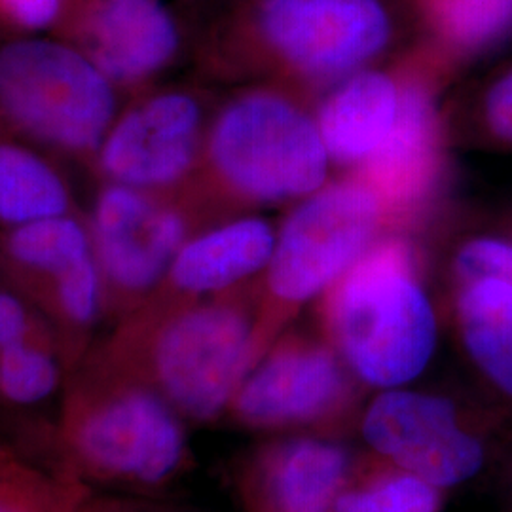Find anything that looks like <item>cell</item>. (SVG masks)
<instances>
[{
  "label": "cell",
  "mask_w": 512,
  "mask_h": 512,
  "mask_svg": "<svg viewBox=\"0 0 512 512\" xmlns=\"http://www.w3.org/2000/svg\"><path fill=\"white\" fill-rule=\"evenodd\" d=\"M459 338L486 387L512 416V285L482 279L459 287Z\"/></svg>",
  "instance_id": "2e32d148"
},
{
  "label": "cell",
  "mask_w": 512,
  "mask_h": 512,
  "mask_svg": "<svg viewBox=\"0 0 512 512\" xmlns=\"http://www.w3.org/2000/svg\"><path fill=\"white\" fill-rule=\"evenodd\" d=\"M184 421L154 385L93 344L59 404V471L95 492L154 494L188 465Z\"/></svg>",
  "instance_id": "6da1fadb"
},
{
  "label": "cell",
  "mask_w": 512,
  "mask_h": 512,
  "mask_svg": "<svg viewBox=\"0 0 512 512\" xmlns=\"http://www.w3.org/2000/svg\"><path fill=\"white\" fill-rule=\"evenodd\" d=\"M78 213L65 164L0 133V228Z\"/></svg>",
  "instance_id": "ac0fdd59"
},
{
  "label": "cell",
  "mask_w": 512,
  "mask_h": 512,
  "mask_svg": "<svg viewBox=\"0 0 512 512\" xmlns=\"http://www.w3.org/2000/svg\"><path fill=\"white\" fill-rule=\"evenodd\" d=\"M80 512H184L148 499V495L110 494L95 492L88 495Z\"/></svg>",
  "instance_id": "83f0119b"
},
{
  "label": "cell",
  "mask_w": 512,
  "mask_h": 512,
  "mask_svg": "<svg viewBox=\"0 0 512 512\" xmlns=\"http://www.w3.org/2000/svg\"><path fill=\"white\" fill-rule=\"evenodd\" d=\"M19 458L18 454L12 450V448H8V446H4V444H0V467L2 465H6V463H10L12 459Z\"/></svg>",
  "instance_id": "f1b7e54d"
},
{
  "label": "cell",
  "mask_w": 512,
  "mask_h": 512,
  "mask_svg": "<svg viewBox=\"0 0 512 512\" xmlns=\"http://www.w3.org/2000/svg\"><path fill=\"white\" fill-rule=\"evenodd\" d=\"M253 325L232 302H203L118 323L99 346L154 385L184 420L215 421L236 397L253 355Z\"/></svg>",
  "instance_id": "7a4b0ae2"
},
{
  "label": "cell",
  "mask_w": 512,
  "mask_h": 512,
  "mask_svg": "<svg viewBox=\"0 0 512 512\" xmlns=\"http://www.w3.org/2000/svg\"><path fill=\"white\" fill-rule=\"evenodd\" d=\"M63 0H0V12L25 31H42L54 25Z\"/></svg>",
  "instance_id": "4316f807"
},
{
  "label": "cell",
  "mask_w": 512,
  "mask_h": 512,
  "mask_svg": "<svg viewBox=\"0 0 512 512\" xmlns=\"http://www.w3.org/2000/svg\"><path fill=\"white\" fill-rule=\"evenodd\" d=\"M92 253L88 219L80 213L0 228V285L38 310L55 281Z\"/></svg>",
  "instance_id": "5bb4252c"
},
{
  "label": "cell",
  "mask_w": 512,
  "mask_h": 512,
  "mask_svg": "<svg viewBox=\"0 0 512 512\" xmlns=\"http://www.w3.org/2000/svg\"><path fill=\"white\" fill-rule=\"evenodd\" d=\"M92 488L63 471L12 459L0 467V512H80Z\"/></svg>",
  "instance_id": "44dd1931"
},
{
  "label": "cell",
  "mask_w": 512,
  "mask_h": 512,
  "mask_svg": "<svg viewBox=\"0 0 512 512\" xmlns=\"http://www.w3.org/2000/svg\"><path fill=\"white\" fill-rule=\"evenodd\" d=\"M179 42L177 23L162 0H90L76 48L122 92L162 73Z\"/></svg>",
  "instance_id": "8fae6325"
},
{
  "label": "cell",
  "mask_w": 512,
  "mask_h": 512,
  "mask_svg": "<svg viewBox=\"0 0 512 512\" xmlns=\"http://www.w3.org/2000/svg\"><path fill=\"white\" fill-rule=\"evenodd\" d=\"M442 490L420 476L399 471L370 486L342 492L332 512H439Z\"/></svg>",
  "instance_id": "603a6c76"
},
{
  "label": "cell",
  "mask_w": 512,
  "mask_h": 512,
  "mask_svg": "<svg viewBox=\"0 0 512 512\" xmlns=\"http://www.w3.org/2000/svg\"><path fill=\"white\" fill-rule=\"evenodd\" d=\"M88 226L107 298V321L141 310L188 241L186 215L154 192L97 183Z\"/></svg>",
  "instance_id": "52a82bcc"
},
{
  "label": "cell",
  "mask_w": 512,
  "mask_h": 512,
  "mask_svg": "<svg viewBox=\"0 0 512 512\" xmlns=\"http://www.w3.org/2000/svg\"><path fill=\"white\" fill-rule=\"evenodd\" d=\"M467 414L456 401L403 387L384 389L363 418L366 444L399 471L452 490L482 475L494 459L492 421Z\"/></svg>",
  "instance_id": "8992f818"
},
{
  "label": "cell",
  "mask_w": 512,
  "mask_h": 512,
  "mask_svg": "<svg viewBox=\"0 0 512 512\" xmlns=\"http://www.w3.org/2000/svg\"><path fill=\"white\" fill-rule=\"evenodd\" d=\"M44 330L52 327L37 306L18 291L0 285V351Z\"/></svg>",
  "instance_id": "d4e9b609"
},
{
  "label": "cell",
  "mask_w": 512,
  "mask_h": 512,
  "mask_svg": "<svg viewBox=\"0 0 512 512\" xmlns=\"http://www.w3.org/2000/svg\"><path fill=\"white\" fill-rule=\"evenodd\" d=\"M274 251V232L264 220L228 222L188 239L165 281L183 296L220 293L268 268Z\"/></svg>",
  "instance_id": "4fadbf2b"
},
{
  "label": "cell",
  "mask_w": 512,
  "mask_h": 512,
  "mask_svg": "<svg viewBox=\"0 0 512 512\" xmlns=\"http://www.w3.org/2000/svg\"><path fill=\"white\" fill-rule=\"evenodd\" d=\"M482 124L495 145L512 148V67L482 97Z\"/></svg>",
  "instance_id": "484cf974"
},
{
  "label": "cell",
  "mask_w": 512,
  "mask_h": 512,
  "mask_svg": "<svg viewBox=\"0 0 512 512\" xmlns=\"http://www.w3.org/2000/svg\"><path fill=\"white\" fill-rule=\"evenodd\" d=\"M459 283L494 279L512 285V239L478 236L459 247L454 258Z\"/></svg>",
  "instance_id": "cb8c5ba5"
},
{
  "label": "cell",
  "mask_w": 512,
  "mask_h": 512,
  "mask_svg": "<svg viewBox=\"0 0 512 512\" xmlns=\"http://www.w3.org/2000/svg\"><path fill=\"white\" fill-rule=\"evenodd\" d=\"M258 23L277 54L311 74L363 65L391 31L380 0H262Z\"/></svg>",
  "instance_id": "30bf717a"
},
{
  "label": "cell",
  "mask_w": 512,
  "mask_h": 512,
  "mask_svg": "<svg viewBox=\"0 0 512 512\" xmlns=\"http://www.w3.org/2000/svg\"><path fill=\"white\" fill-rule=\"evenodd\" d=\"M401 112L395 82L382 73H359L330 95L319 114V133L329 156L340 162L368 160L382 147Z\"/></svg>",
  "instance_id": "9a60e30c"
},
{
  "label": "cell",
  "mask_w": 512,
  "mask_h": 512,
  "mask_svg": "<svg viewBox=\"0 0 512 512\" xmlns=\"http://www.w3.org/2000/svg\"><path fill=\"white\" fill-rule=\"evenodd\" d=\"M118 93L74 46L38 38L0 46V133L63 164L92 167L122 109Z\"/></svg>",
  "instance_id": "3957f363"
},
{
  "label": "cell",
  "mask_w": 512,
  "mask_h": 512,
  "mask_svg": "<svg viewBox=\"0 0 512 512\" xmlns=\"http://www.w3.org/2000/svg\"><path fill=\"white\" fill-rule=\"evenodd\" d=\"M207 162L228 190L274 202L317 190L329 152L319 128L289 101L247 93L220 110L209 129Z\"/></svg>",
  "instance_id": "5b68a950"
},
{
  "label": "cell",
  "mask_w": 512,
  "mask_h": 512,
  "mask_svg": "<svg viewBox=\"0 0 512 512\" xmlns=\"http://www.w3.org/2000/svg\"><path fill=\"white\" fill-rule=\"evenodd\" d=\"M509 452H511V456H509V463H507V467H509V484H511V494H512V444H511V448H509Z\"/></svg>",
  "instance_id": "f546056e"
},
{
  "label": "cell",
  "mask_w": 512,
  "mask_h": 512,
  "mask_svg": "<svg viewBox=\"0 0 512 512\" xmlns=\"http://www.w3.org/2000/svg\"><path fill=\"white\" fill-rule=\"evenodd\" d=\"M73 366L54 330H44L0 351V406L37 412L61 404Z\"/></svg>",
  "instance_id": "ffe728a7"
},
{
  "label": "cell",
  "mask_w": 512,
  "mask_h": 512,
  "mask_svg": "<svg viewBox=\"0 0 512 512\" xmlns=\"http://www.w3.org/2000/svg\"><path fill=\"white\" fill-rule=\"evenodd\" d=\"M346 378L325 348H287L243 378L230 404L239 421L253 427H281L319 420L340 403Z\"/></svg>",
  "instance_id": "7c38bea8"
},
{
  "label": "cell",
  "mask_w": 512,
  "mask_h": 512,
  "mask_svg": "<svg viewBox=\"0 0 512 512\" xmlns=\"http://www.w3.org/2000/svg\"><path fill=\"white\" fill-rule=\"evenodd\" d=\"M202 129L203 109L196 95L152 93L120 109L90 169L97 183L158 194L192 171Z\"/></svg>",
  "instance_id": "9c48e42d"
},
{
  "label": "cell",
  "mask_w": 512,
  "mask_h": 512,
  "mask_svg": "<svg viewBox=\"0 0 512 512\" xmlns=\"http://www.w3.org/2000/svg\"><path fill=\"white\" fill-rule=\"evenodd\" d=\"M332 329L353 372L380 389L416 380L439 340L433 304L395 245L349 268L332 300Z\"/></svg>",
  "instance_id": "277c9868"
},
{
  "label": "cell",
  "mask_w": 512,
  "mask_h": 512,
  "mask_svg": "<svg viewBox=\"0 0 512 512\" xmlns=\"http://www.w3.org/2000/svg\"><path fill=\"white\" fill-rule=\"evenodd\" d=\"M435 135V114L427 97L416 88L404 90L395 128L366 160L368 186L380 200L403 203L423 192L433 175Z\"/></svg>",
  "instance_id": "d6986e66"
},
{
  "label": "cell",
  "mask_w": 512,
  "mask_h": 512,
  "mask_svg": "<svg viewBox=\"0 0 512 512\" xmlns=\"http://www.w3.org/2000/svg\"><path fill=\"white\" fill-rule=\"evenodd\" d=\"M348 471V452L340 444L294 439L270 454L262 484L275 512H332Z\"/></svg>",
  "instance_id": "e0dca14e"
},
{
  "label": "cell",
  "mask_w": 512,
  "mask_h": 512,
  "mask_svg": "<svg viewBox=\"0 0 512 512\" xmlns=\"http://www.w3.org/2000/svg\"><path fill=\"white\" fill-rule=\"evenodd\" d=\"M442 37L461 52H480L512 31V0H433Z\"/></svg>",
  "instance_id": "7402d4cb"
},
{
  "label": "cell",
  "mask_w": 512,
  "mask_h": 512,
  "mask_svg": "<svg viewBox=\"0 0 512 512\" xmlns=\"http://www.w3.org/2000/svg\"><path fill=\"white\" fill-rule=\"evenodd\" d=\"M380 219V198L365 184H336L313 194L285 222L268 266L272 293L306 302L363 256Z\"/></svg>",
  "instance_id": "ba28073f"
}]
</instances>
